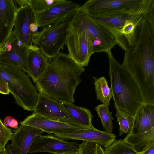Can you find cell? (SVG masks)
I'll use <instances>...</instances> for the list:
<instances>
[{
    "label": "cell",
    "instance_id": "obj_1",
    "mask_svg": "<svg viewBox=\"0 0 154 154\" xmlns=\"http://www.w3.org/2000/svg\"><path fill=\"white\" fill-rule=\"evenodd\" d=\"M122 64L137 82L143 97L154 95V14L144 19L136 45L125 51Z\"/></svg>",
    "mask_w": 154,
    "mask_h": 154
},
{
    "label": "cell",
    "instance_id": "obj_2",
    "mask_svg": "<svg viewBox=\"0 0 154 154\" xmlns=\"http://www.w3.org/2000/svg\"><path fill=\"white\" fill-rule=\"evenodd\" d=\"M85 71L68 54L60 52L49 59L47 66L36 87L39 92L60 102L73 103L74 95Z\"/></svg>",
    "mask_w": 154,
    "mask_h": 154
},
{
    "label": "cell",
    "instance_id": "obj_3",
    "mask_svg": "<svg viewBox=\"0 0 154 154\" xmlns=\"http://www.w3.org/2000/svg\"><path fill=\"white\" fill-rule=\"evenodd\" d=\"M111 88L117 111L134 117L145 103L140 90L129 72L114 58L111 52L107 54Z\"/></svg>",
    "mask_w": 154,
    "mask_h": 154
},
{
    "label": "cell",
    "instance_id": "obj_4",
    "mask_svg": "<svg viewBox=\"0 0 154 154\" xmlns=\"http://www.w3.org/2000/svg\"><path fill=\"white\" fill-rule=\"evenodd\" d=\"M72 30L86 37L93 53L105 52L109 54L117 44L115 37L110 31L95 20L82 5L77 10L73 19Z\"/></svg>",
    "mask_w": 154,
    "mask_h": 154
},
{
    "label": "cell",
    "instance_id": "obj_5",
    "mask_svg": "<svg viewBox=\"0 0 154 154\" xmlns=\"http://www.w3.org/2000/svg\"><path fill=\"white\" fill-rule=\"evenodd\" d=\"M29 77L21 70L0 64V78L7 83L16 104L25 110L33 111L39 92Z\"/></svg>",
    "mask_w": 154,
    "mask_h": 154
},
{
    "label": "cell",
    "instance_id": "obj_6",
    "mask_svg": "<svg viewBox=\"0 0 154 154\" xmlns=\"http://www.w3.org/2000/svg\"><path fill=\"white\" fill-rule=\"evenodd\" d=\"M77 10L42 28L34 38L33 45L38 46L49 59L58 54L66 45Z\"/></svg>",
    "mask_w": 154,
    "mask_h": 154
},
{
    "label": "cell",
    "instance_id": "obj_7",
    "mask_svg": "<svg viewBox=\"0 0 154 154\" xmlns=\"http://www.w3.org/2000/svg\"><path fill=\"white\" fill-rule=\"evenodd\" d=\"M82 6L91 16L116 12L147 14L154 11V0H89Z\"/></svg>",
    "mask_w": 154,
    "mask_h": 154
},
{
    "label": "cell",
    "instance_id": "obj_8",
    "mask_svg": "<svg viewBox=\"0 0 154 154\" xmlns=\"http://www.w3.org/2000/svg\"><path fill=\"white\" fill-rule=\"evenodd\" d=\"M28 47L21 41L14 29L0 51V64L14 67L28 74Z\"/></svg>",
    "mask_w": 154,
    "mask_h": 154
},
{
    "label": "cell",
    "instance_id": "obj_9",
    "mask_svg": "<svg viewBox=\"0 0 154 154\" xmlns=\"http://www.w3.org/2000/svg\"><path fill=\"white\" fill-rule=\"evenodd\" d=\"M80 144L68 142L52 135H40L32 144L29 153L47 152L52 154H70L79 151Z\"/></svg>",
    "mask_w": 154,
    "mask_h": 154
},
{
    "label": "cell",
    "instance_id": "obj_10",
    "mask_svg": "<svg viewBox=\"0 0 154 154\" xmlns=\"http://www.w3.org/2000/svg\"><path fill=\"white\" fill-rule=\"evenodd\" d=\"M54 134L55 136L63 139L94 142L105 148L111 144L116 140V136L112 133L98 130L93 126L58 132Z\"/></svg>",
    "mask_w": 154,
    "mask_h": 154
},
{
    "label": "cell",
    "instance_id": "obj_11",
    "mask_svg": "<svg viewBox=\"0 0 154 154\" xmlns=\"http://www.w3.org/2000/svg\"><path fill=\"white\" fill-rule=\"evenodd\" d=\"M66 45L68 54L78 64L83 67L88 65L93 53L91 44L84 34L72 30Z\"/></svg>",
    "mask_w": 154,
    "mask_h": 154
},
{
    "label": "cell",
    "instance_id": "obj_12",
    "mask_svg": "<svg viewBox=\"0 0 154 154\" xmlns=\"http://www.w3.org/2000/svg\"><path fill=\"white\" fill-rule=\"evenodd\" d=\"M151 12L147 14H137L127 21L119 30L113 34L117 44L125 51L134 47L141 24L145 17Z\"/></svg>",
    "mask_w": 154,
    "mask_h": 154
},
{
    "label": "cell",
    "instance_id": "obj_13",
    "mask_svg": "<svg viewBox=\"0 0 154 154\" xmlns=\"http://www.w3.org/2000/svg\"><path fill=\"white\" fill-rule=\"evenodd\" d=\"M33 112L52 120L72 124L62 103L42 93H39Z\"/></svg>",
    "mask_w": 154,
    "mask_h": 154
},
{
    "label": "cell",
    "instance_id": "obj_14",
    "mask_svg": "<svg viewBox=\"0 0 154 154\" xmlns=\"http://www.w3.org/2000/svg\"><path fill=\"white\" fill-rule=\"evenodd\" d=\"M36 22L35 12L29 4L18 8L16 13L14 30L21 41L29 47L33 45L34 35L30 30L31 24Z\"/></svg>",
    "mask_w": 154,
    "mask_h": 154
},
{
    "label": "cell",
    "instance_id": "obj_15",
    "mask_svg": "<svg viewBox=\"0 0 154 154\" xmlns=\"http://www.w3.org/2000/svg\"><path fill=\"white\" fill-rule=\"evenodd\" d=\"M82 5L71 1L62 0L40 13L35 12L36 22L39 28L63 18L77 10Z\"/></svg>",
    "mask_w": 154,
    "mask_h": 154
},
{
    "label": "cell",
    "instance_id": "obj_16",
    "mask_svg": "<svg viewBox=\"0 0 154 154\" xmlns=\"http://www.w3.org/2000/svg\"><path fill=\"white\" fill-rule=\"evenodd\" d=\"M20 125L34 127L48 134L80 129L82 127L52 120L33 112L20 123Z\"/></svg>",
    "mask_w": 154,
    "mask_h": 154
},
{
    "label": "cell",
    "instance_id": "obj_17",
    "mask_svg": "<svg viewBox=\"0 0 154 154\" xmlns=\"http://www.w3.org/2000/svg\"><path fill=\"white\" fill-rule=\"evenodd\" d=\"M18 8L12 0H0V43L2 47L13 31Z\"/></svg>",
    "mask_w": 154,
    "mask_h": 154
},
{
    "label": "cell",
    "instance_id": "obj_18",
    "mask_svg": "<svg viewBox=\"0 0 154 154\" xmlns=\"http://www.w3.org/2000/svg\"><path fill=\"white\" fill-rule=\"evenodd\" d=\"M43 132L34 127L20 125L13 134L11 143L17 149L20 154H27L33 142Z\"/></svg>",
    "mask_w": 154,
    "mask_h": 154
},
{
    "label": "cell",
    "instance_id": "obj_19",
    "mask_svg": "<svg viewBox=\"0 0 154 154\" xmlns=\"http://www.w3.org/2000/svg\"><path fill=\"white\" fill-rule=\"evenodd\" d=\"M27 58L29 70L28 75L35 83L45 71L48 63L49 58L38 46L33 45L28 47Z\"/></svg>",
    "mask_w": 154,
    "mask_h": 154
},
{
    "label": "cell",
    "instance_id": "obj_20",
    "mask_svg": "<svg viewBox=\"0 0 154 154\" xmlns=\"http://www.w3.org/2000/svg\"><path fill=\"white\" fill-rule=\"evenodd\" d=\"M154 128V104L144 103L134 117L132 132L136 134L146 132Z\"/></svg>",
    "mask_w": 154,
    "mask_h": 154
},
{
    "label": "cell",
    "instance_id": "obj_21",
    "mask_svg": "<svg viewBox=\"0 0 154 154\" xmlns=\"http://www.w3.org/2000/svg\"><path fill=\"white\" fill-rule=\"evenodd\" d=\"M66 109L72 125L82 128L91 127L93 116L86 108L75 105L71 102L61 103Z\"/></svg>",
    "mask_w": 154,
    "mask_h": 154
},
{
    "label": "cell",
    "instance_id": "obj_22",
    "mask_svg": "<svg viewBox=\"0 0 154 154\" xmlns=\"http://www.w3.org/2000/svg\"><path fill=\"white\" fill-rule=\"evenodd\" d=\"M123 140L140 153L154 143V128L141 134L131 132L128 134Z\"/></svg>",
    "mask_w": 154,
    "mask_h": 154
},
{
    "label": "cell",
    "instance_id": "obj_23",
    "mask_svg": "<svg viewBox=\"0 0 154 154\" xmlns=\"http://www.w3.org/2000/svg\"><path fill=\"white\" fill-rule=\"evenodd\" d=\"M93 78L97 99L103 104L109 106L112 97V89L109 87L106 79L104 76L98 79L95 77Z\"/></svg>",
    "mask_w": 154,
    "mask_h": 154
},
{
    "label": "cell",
    "instance_id": "obj_24",
    "mask_svg": "<svg viewBox=\"0 0 154 154\" xmlns=\"http://www.w3.org/2000/svg\"><path fill=\"white\" fill-rule=\"evenodd\" d=\"M104 154H139L131 146L123 140H115L110 145L105 148Z\"/></svg>",
    "mask_w": 154,
    "mask_h": 154
},
{
    "label": "cell",
    "instance_id": "obj_25",
    "mask_svg": "<svg viewBox=\"0 0 154 154\" xmlns=\"http://www.w3.org/2000/svg\"><path fill=\"white\" fill-rule=\"evenodd\" d=\"M98 116L102 122L103 128L107 132L112 133L113 130V120L114 118L109 110V106L100 104L95 108Z\"/></svg>",
    "mask_w": 154,
    "mask_h": 154
},
{
    "label": "cell",
    "instance_id": "obj_26",
    "mask_svg": "<svg viewBox=\"0 0 154 154\" xmlns=\"http://www.w3.org/2000/svg\"><path fill=\"white\" fill-rule=\"evenodd\" d=\"M115 116L119 126V135L131 133L132 130L134 117L125 115L119 111H117Z\"/></svg>",
    "mask_w": 154,
    "mask_h": 154
},
{
    "label": "cell",
    "instance_id": "obj_27",
    "mask_svg": "<svg viewBox=\"0 0 154 154\" xmlns=\"http://www.w3.org/2000/svg\"><path fill=\"white\" fill-rule=\"evenodd\" d=\"M62 0H28V3L35 13H40L48 9Z\"/></svg>",
    "mask_w": 154,
    "mask_h": 154
},
{
    "label": "cell",
    "instance_id": "obj_28",
    "mask_svg": "<svg viewBox=\"0 0 154 154\" xmlns=\"http://www.w3.org/2000/svg\"><path fill=\"white\" fill-rule=\"evenodd\" d=\"M13 133L0 118V154H5V146L12 139Z\"/></svg>",
    "mask_w": 154,
    "mask_h": 154
},
{
    "label": "cell",
    "instance_id": "obj_29",
    "mask_svg": "<svg viewBox=\"0 0 154 154\" xmlns=\"http://www.w3.org/2000/svg\"><path fill=\"white\" fill-rule=\"evenodd\" d=\"M98 144L94 142L83 141L80 144V154H96Z\"/></svg>",
    "mask_w": 154,
    "mask_h": 154
},
{
    "label": "cell",
    "instance_id": "obj_30",
    "mask_svg": "<svg viewBox=\"0 0 154 154\" xmlns=\"http://www.w3.org/2000/svg\"><path fill=\"white\" fill-rule=\"evenodd\" d=\"M3 123L6 126H9L15 129H17L18 128V122L12 117L6 116L4 119Z\"/></svg>",
    "mask_w": 154,
    "mask_h": 154
},
{
    "label": "cell",
    "instance_id": "obj_31",
    "mask_svg": "<svg viewBox=\"0 0 154 154\" xmlns=\"http://www.w3.org/2000/svg\"><path fill=\"white\" fill-rule=\"evenodd\" d=\"M0 93L4 94H8L9 93L8 85L0 78Z\"/></svg>",
    "mask_w": 154,
    "mask_h": 154
},
{
    "label": "cell",
    "instance_id": "obj_32",
    "mask_svg": "<svg viewBox=\"0 0 154 154\" xmlns=\"http://www.w3.org/2000/svg\"><path fill=\"white\" fill-rule=\"evenodd\" d=\"M5 154H20L16 147L12 143L7 145L5 148Z\"/></svg>",
    "mask_w": 154,
    "mask_h": 154
},
{
    "label": "cell",
    "instance_id": "obj_33",
    "mask_svg": "<svg viewBox=\"0 0 154 154\" xmlns=\"http://www.w3.org/2000/svg\"><path fill=\"white\" fill-rule=\"evenodd\" d=\"M139 154H154V143H152L146 148Z\"/></svg>",
    "mask_w": 154,
    "mask_h": 154
},
{
    "label": "cell",
    "instance_id": "obj_34",
    "mask_svg": "<svg viewBox=\"0 0 154 154\" xmlns=\"http://www.w3.org/2000/svg\"><path fill=\"white\" fill-rule=\"evenodd\" d=\"M96 154H104V150L99 144L97 145Z\"/></svg>",
    "mask_w": 154,
    "mask_h": 154
},
{
    "label": "cell",
    "instance_id": "obj_35",
    "mask_svg": "<svg viewBox=\"0 0 154 154\" xmlns=\"http://www.w3.org/2000/svg\"><path fill=\"white\" fill-rule=\"evenodd\" d=\"M71 154H80L79 150V151H78V152H75L73 153H71Z\"/></svg>",
    "mask_w": 154,
    "mask_h": 154
},
{
    "label": "cell",
    "instance_id": "obj_36",
    "mask_svg": "<svg viewBox=\"0 0 154 154\" xmlns=\"http://www.w3.org/2000/svg\"><path fill=\"white\" fill-rule=\"evenodd\" d=\"M2 47V46L0 43V51L1 50Z\"/></svg>",
    "mask_w": 154,
    "mask_h": 154
},
{
    "label": "cell",
    "instance_id": "obj_37",
    "mask_svg": "<svg viewBox=\"0 0 154 154\" xmlns=\"http://www.w3.org/2000/svg\"></svg>",
    "mask_w": 154,
    "mask_h": 154
}]
</instances>
